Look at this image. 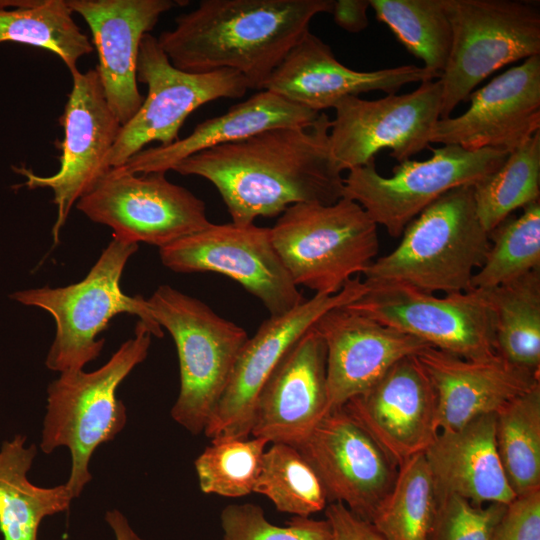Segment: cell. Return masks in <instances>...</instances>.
<instances>
[{"label": "cell", "instance_id": "obj_28", "mask_svg": "<svg viewBox=\"0 0 540 540\" xmlns=\"http://www.w3.org/2000/svg\"><path fill=\"white\" fill-rule=\"evenodd\" d=\"M67 0H0V44L15 42L56 54L70 73L94 50L72 17Z\"/></svg>", "mask_w": 540, "mask_h": 540}, {"label": "cell", "instance_id": "obj_27", "mask_svg": "<svg viewBox=\"0 0 540 540\" xmlns=\"http://www.w3.org/2000/svg\"><path fill=\"white\" fill-rule=\"evenodd\" d=\"M18 434L0 448V532L3 540H38L41 521L66 511L73 499L65 484L44 488L32 484L27 473L37 454Z\"/></svg>", "mask_w": 540, "mask_h": 540}, {"label": "cell", "instance_id": "obj_19", "mask_svg": "<svg viewBox=\"0 0 540 540\" xmlns=\"http://www.w3.org/2000/svg\"><path fill=\"white\" fill-rule=\"evenodd\" d=\"M343 408L398 466L424 453L440 432L436 393L415 356L397 362Z\"/></svg>", "mask_w": 540, "mask_h": 540}, {"label": "cell", "instance_id": "obj_31", "mask_svg": "<svg viewBox=\"0 0 540 540\" xmlns=\"http://www.w3.org/2000/svg\"><path fill=\"white\" fill-rule=\"evenodd\" d=\"M498 456L516 496L540 489V385L495 413Z\"/></svg>", "mask_w": 540, "mask_h": 540}, {"label": "cell", "instance_id": "obj_33", "mask_svg": "<svg viewBox=\"0 0 540 540\" xmlns=\"http://www.w3.org/2000/svg\"><path fill=\"white\" fill-rule=\"evenodd\" d=\"M376 18L428 70L440 73L449 58L452 28L444 0H369Z\"/></svg>", "mask_w": 540, "mask_h": 540}, {"label": "cell", "instance_id": "obj_18", "mask_svg": "<svg viewBox=\"0 0 540 540\" xmlns=\"http://www.w3.org/2000/svg\"><path fill=\"white\" fill-rule=\"evenodd\" d=\"M461 115L439 119L429 143L511 152L540 131V55L493 78Z\"/></svg>", "mask_w": 540, "mask_h": 540}, {"label": "cell", "instance_id": "obj_37", "mask_svg": "<svg viewBox=\"0 0 540 540\" xmlns=\"http://www.w3.org/2000/svg\"><path fill=\"white\" fill-rule=\"evenodd\" d=\"M221 540H333L328 520L293 516L278 526L255 504H231L220 513Z\"/></svg>", "mask_w": 540, "mask_h": 540}, {"label": "cell", "instance_id": "obj_2", "mask_svg": "<svg viewBox=\"0 0 540 540\" xmlns=\"http://www.w3.org/2000/svg\"><path fill=\"white\" fill-rule=\"evenodd\" d=\"M333 0H202L157 38L171 64L189 73L233 70L262 87Z\"/></svg>", "mask_w": 540, "mask_h": 540}, {"label": "cell", "instance_id": "obj_21", "mask_svg": "<svg viewBox=\"0 0 540 540\" xmlns=\"http://www.w3.org/2000/svg\"><path fill=\"white\" fill-rule=\"evenodd\" d=\"M182 1L175 0H67L88 24L99 63L95 67L108 105L121 125L141 107L137 86V58L141 40L160 16Z\"/></svg>", "mask_w": 540, "mask_h": 540}, {"label": "cell", "instance_id": "obj_13", "mask_svg": "<svg viewBox=\"0 0 540 540\" xmlns=\"http://www.w3.org/2000/svg\"><path fill=\"white\" fill-rule=\"evenodd\" d=\"M442 86L439 78L420 83L412 92L387 94L377 100L348 96L335 107L329 130L331 156L342 172L375 161L390 150L401 163L429 146L430 133L440 119Z\"/></svg>", "mask_w": 540, "mask_h": 540}, {"label": "cell", "instance_id": "obj_26", "mask_svg": "<svg viewBox=\"0 0 540 540\" xmlns=\"http://www.w3.org/2000/svg\"><path fill=\"white\" fill-rule=\"evenodd\" d=\"M320 113L301 107L267 90L234 104L222 115L199 123L185 138L144 148L122 167L131 173H166L180 161L201 151L232 143L277 127L308 126Z\"/></svg>", "mask_w": 540, "mask_h": 540}, {"label": "cell", "instance_id": "obj_34", "mask_svg": "<svg viewBox=\"0 0 540 540\" xmlns=\"http://www.w3.org/2000/svg\"><path fill=\"white\" fill-rule=\"evenodd\" d=\"M490 246L472 277L474 290L486 291L540 269V202L510 215L489 232Z\"/></svg>", "mask_w": 540, "mask_h": 540}, {"label": "cell", "instance_id": "obj_17", "mask_svg": "<svg viewBox=\"0 0 540 540\" xmlns=\"http://www.w3.org/2000/svg\"><path fill=\"white\" fill-rule=\"evenodd\" d=\"M296 448L319 477L328 502L369 522L399 468L343 407L329 411Z\"/></svg>", "mask_w": 540, "mask_h": 540}, {"label": "cell", "instance_id": "obj_10", "mask_svg": "<svg viewBox=\"0 0 540 540\" xmlns=\"http://www.w3.org/2000/svg\"><path fill=\"white\" fill-rule=\"evenodd\" d=\"M136 74L137 81L147 86V96L122 125L106 159L109 170L123 166L151 142L167 146L177 141L186 118L200 106L220 98H241L249 89L233 70L189 73L174 67L150 33L141 40Z\"/></svg>", "mask_w": 540, "mask_h": 540}, {"label": "cell", "instance_id": "obj_1", "mask_svg": "<svg viewBox=\"0 0 540 540\" xmlns=\"http://www.w3.org/2000/svg\"><path fill=\"white\" fill-rule=\"evenodd\" d=\"M330 126L320 113L308 126L267 129L196 153L172 170L211 182L238 225L297 203L333 204L343 197L344 178L330 153Z\"/></svg>", "mask_w": 540, "mask_h": 540}, {"label": "cell", "instance_id": "obj_3", "mask_svg": "<svg viewBox=\"0 0 540 540\" xmlns=\"http://www.w3.org/2000/svg\"><path fill=\"white\" fill-rule=\"evenodd\" d=\"M398 246L375 259L364 282L398 283L444 294L472 290L471 281L490 246L475 208L473 186L443 194L402 232Z\"/></svg>", "mask_w": 540, "mask_h": 540}, {"label": "cell", "instance_id": "obj_25", "mask_svg": "<svg viewBox=\"0 0 540 540\" xmlns=\"http://www.w3.org/2000/svg\"><path fill=\"white\" fill-rule=\"evenodd\" d=\"M424 456L437 500L456 495L473 505L509 504L516 495L502 468L495 439V414L440 431Z\"/></svg>", "mask_w": 540, "mask_h": 540}, {"label": "cell", "instance_id": "obj_4", "mask_svg": "<svg viewBox=\"0 0 540 540\" xmlns=\"http://www.w3.org/2000/svg\"><path fill=\"white\" fill-rule=\"evenodd\" d=\"M152 336L148 326L139 320L134 337L125 341L103 366L92 372L60 373L47 388L40 448L46 454L58 447L69 449L71 471L65 485L73 498L79 497L92 479L88 466L94 451L125 427L126 408L117 398V389L146 359Z\"/></svg>", "mask_w": 540, "mask_h": 540}, {"label": "cell", "instance_id": "obj_24", "mask_svg": "<svg viewBox=\"0 0 540 540\" xmlns=\"http://www.w3.org/2000/svg\"><path fill=\"white\" fill-rule=\"evenodd\" d=\"M415 358L436 393L440 431L455 430L476 417L495 414L540 385V372L516 366L498 354L465 359L428 347Z\"/></svg>", "mask_w": 540, "mask_h": 540}, {"label": "cell", "instance_id": "obj_14", "mask_svg": "<svg viewBox=\"0 0 540 540\" xmlns=\"http://www.w3.org/2000/svg\"><path fill=\"white\" fill-rule=\"evenodd\" d=\"M159 255L175 272H216L235 280L263 303L270 316L283 315L305 300L267 227L211 223L160 248Z\"/></svg>", "mask_w": 540, "mask_h": 540}, {"label": "cell", "instance_id": "obj_32", "mask_svg": "<svg viewBox=\"0 0 540 540\" xmlns=\"http://www.w3.org/2000/svg\"><path fill=\"white\" fill-rule=\"evenodd\" d=\"M477 216L489 233L512 212L539 201L540 131L509 152L503 164L473 185Z\"/></svg>", "mask_w": 540, "mask_h": 540}, {"label": "cell", "instance_id": "obj_35", "mask_svg": "<svg viewBox=\"0 0 540 540\" xmlns=\"http://www.w3.org/2000/svg\"><path fill=\"white\" fill-rule=\"evenodd\" d=\"M254 493L293 516L310 517L329 504L314 469L297 448L284 443H271L265 450Z\"/></svg>", "mask_w": 540, "mask_h": 540}, {"label": "cell", "instance_id": "obj_12", "mask_svg": "<svg viewBox=\"0 0 540 540\" xmlns=\"http://www.w3.org/2000/svg\"><path fill=\"white\" fill-rule=\"evenodd\" d=\"M91 221L110 227L122 241L159 249L208 227L205 203L166 173L110 169L76 203Z\"/></svg>", "mask_w": 540, "mask_h": 540}, {"label": "cell", "instance_id": "obj_22", "mask_svg": "<svg viewBox=\"0 0 540 540\" xmlns=\"http://www.w3.org/2000/svg\"><path fill=\"white\" fill-rule=\"evenodd\" d=\"M439 77L440 73L416 65L375 71L351 69L336 59L328 44L308 31L269 76L262 90L321 113L348 96L375 90L395 94L407 84Z\"/></svg>", "mask_w": 540, "mask_h": 540}, {"label": "cell", "instance_id": "obj_20", "mask_svg": "<svg viewBox=\"0 0 540 540\" xmlns=\"http://www.w3.org/2000/svg\"><path fill=\"white\" fill-rule=\"evenodd\" d=\"M345 306L314 324L326 346L328 412L368 390L400 360L431 347Z\"/></svg>", "mask_w": 540, "mask_h": 540}, {"label": "cell", "instance_id": "obj_36", "mask_svg": "<svg viewBox=\"0 0 540 540\" xmlns=\"http://www.w3.org/2000/svg\"><path fill=\"white\" fill-rule=\"evenodd\" d=\"M266 439H227L211 442L194 462L205 494L239 498L254 493Z\"/></svg>", "mask_w": 540, "mask_h": 540}, {"label": "cell", "instance_id": "obj_15", "mask_svg": "<svg viewBox=\"0 0 540 540\" xmlns=\"http://www.w3.org/2000/svg\"><path fill=\"white\" fill-rule=\"evenodd\" d=\"M73 85L59 123L64 137L59 142L60 168L49 176L35 174L24 166L12 169L26 181L17 187L49 188L57 208L52 227L54 243L74 204L109 171L107 156L120 129L119 120L108 105L96 68L72 73Z\"/></svg>", "mask_w": 540, "mask_h": 540}, {"label": "cell", "instance_id": "obj_6", "mask_svg": "<svg viewBox=\"0 0 540 540\" xmlns=\"http://www.w3.org/2000/svg\"><path fill=\"white\" fill-rule=\"evenodd\" d=\"M376 223L355 201L297 203L273 227L271 240L297 286L336 294L363 274L379 251Z\"/></svg>", "mask_w": 540, "mask_h": 540}, {"label": "cell", "instance_id": "obj_30", "mask_svg": "<svg viewBox=\"0 0 540 540\" xmlns=\"http://www.w3.org/2000/svg\"><path fill=\"white\" fill-rule=\"evenodd\" d=\"M438 500L424 453L399 466L393 487L371 523L383 540H431Z\"/></svg>", "mask_w": 540, "mask_h": 540}, {"label": "cell", "instance_id": "obj_11", "mask_svg": "<svg viewBox=\"0 0 540 540\" xmlns=\"http://www.w3.org/2000/svg\"><path fill=\"white\" fill-rule=\"evenodd\" d=\"M365 284L347 309L465 359L497 354L494 314L482 291L438 297L398 283Z\"/></svg>", "mask_w": 540, "mask_h": 540}, {"label": "cell", "instance_id": "obj_38", "mask_svg": "<svg viewBox=\"0 0 540 540\" xmlns=\"http://www.w3.org/2000/svg\"><path fill=\"white\" fill-rule=\"evenodd\" d=\"M506 506H476L456 495L439 499L431 540H490Z\"/></svg>", "mask_w": 540, "mask_h": 540}, {"label": "cell", "instance_id": "obj_23", "mask_svg": "<svg viewBox=\"0 0 540 540\" xmlns=\"http://www.w3.org/2000/svg\"><path fill=\"white\" fill-rule=\"evenodd\" d=\"M327 413L326 346L313 326L261 389L250 435L296 448Z\"/></svg>", "mask_w": 540, "mask_h": 540}, {"label": "cell", "instance_id": "obj_5", "mask_svg": "<svg viewBox=\"0 0 540 540\" xmlns=\"http://www.w3.org/2000/svg\"><path fill=\"white\" fill-rule=\"evenodd\" d=\"M137 250V243L113 237L80 282L24 290L10 296L22 304L43 309L54 318L56 334L45 361L48 369L59 373L83 370L103 349L104 339L98 340L97 336L120 313L136 315L153 336H163L147 299L126 295L120 287L125 265Z\"/></svg>", "mask_w": 540, "mask_h": 540}, {"label": "cell", "instance_id": "obj_40", "mask_svg": "<svg viewBox=\"0 0 540 540\" xmlns=\"http://www.w3.org/2000/svg\"><path fill=\"white\" fill-rule=\"evenodd\" d=\"M333 540H383L371 522L351 512L341 503H329L325 508Z\"/></svg>", "mask_w": 540, "mask_h": 540}, {"label": "cell", "instance_id": "obj_8", "mask_svg": "<svg viewBox=\"0 0 540 540\" xmlns=\"http://www.w3.org/2000/svg\"><path fill=\"white\" fill-rule=\"evenodd\" d=\"M452 28L448 61L439 77L440 119L450 117L496 70L540 55L538 4L519 0H444Z\"/></svg>", "mask_w": 540, "mask_h": 540}, {"label": "cell", "instance_id": "obj_29", "mask_svg": "<svg viewBox=\"0 0 540 540\" xmlns=\"http://www.w3.org/2000/svg\"><path fill=\"white\" fill-rule=\"evenodd\" d=\"M482 292L494 314L496 353L540 372V269Z\"/></svg>", "mask_w": 540, "mask_h": 540}, {"label": "cell", "instance_id": "obj_7", "mask_svg": "<svg viewBox=\"0 0 540 540\" xmlns=\"http://www.w3.org/2000/svg\"><path fill=\"white\" fill-rule=\"evenodd\" d=\"M147 302L155 321L173 338L178 354L180 389L171 417L190 433L200 434L249 336L201 300L169 285L159 286Z\"/></svg>", "mask_w": 540, "mask_h": 540}, {"label": "cell", "instance_id": "obj_39", "mask_svg": "<svg viewBox=\"0 0 540 540\" xmlns=\"http://www.w3.org/2000/svg\"><path fill=\"white\" fill-rule=\"evenodd\" d=\"M490 540H540V489L507 504Z\"/></svg>", "mask_w": 540, "mask_h": 540}, {"label": "cell", "instance_id": "obj_16", "mask_svg": "<svg viewBox=\"0 0 540 540\" xmlns=\"http://www.w3.org/2000/svg\"><path fill=\"white\" fill-rule=\"evenodd\" d=\"M366 290L365 282L356 276L336 294H314L289 312L264 320L242 347L203 431L211 442L248 438L258 395L287 351L326 312L355 301Z\"/></svg>", "mask_w": 540, "mask_h": 540}, {"label": "cell", "instance_id": "obj_41", "mask_svg": "<svg viewBox=\"0 0 540 540\" xmlns=\"http://www.w3.org/2000/svg\"><path fill=\"white\" fill-rule=\"evenodd\" d=\"M369 7V0H336L333 1L331 14L340 28L347 32L358 33L369 24L367 17Z\"/></svg>", "mask_w": 540, "mask_h": 540}, {"label": "cell", "instance_id": "obj_9", "mask_svg": "<svg viewBox=\"0 0 540 540\" xmlns=\"http://www.w3.org/2000/svg\"><path fill=\"white\" fill-rule=\"evenodd\" d=\"M425 161L406 160L384 177L375 161L349 170L343 197L358 203L376 225L397 238L425 208L446 192L474 185L496 171L509 152L500 149L467 150L458 145L430 148Z\"/></svg>", "mask_w": 540, "mask_h": 540}, {"label": "cell", "instance_id": "obj_42", "mask_svg": "<svg viewBox=\"0 0 540 540\" xmlns=\"http://www.w3.org/2000/svg\"><path fill=\"white\" fill-rule=\"evenodd\" d=\"M105 520L113 531L115 540H144L133 530L127 518L119 510L107 511Z\"/></svg>", "mask_w": 540, "mask_h": 540}]
</instances>
